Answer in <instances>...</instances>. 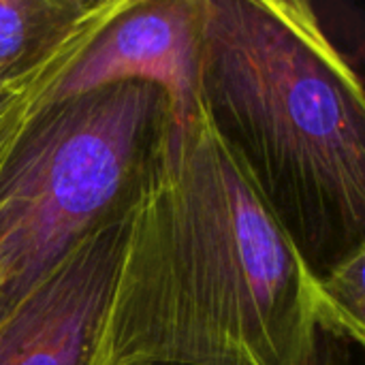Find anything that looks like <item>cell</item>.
I'll use <instances>...</instances> for the list:
<instances>
[{
	"label": "cell",
	"mask_w": 365,
	"mask_h": 365,
	"mask_svg": "<svg viewBox=\"0 0 365 365\" xmlns=\"http://www.w3.org/2000/svg\"><path fill=\"white\" fill-rule=\"evenodd\" d=\"M122 212L124 205L0 323V365H90L122 250Z\"/></svg>",
	"instance_id": "obj_5"
},
{
	"label": "cell",
	"mask_w": 365,
	"mask_h": 365,
	"mask_svg": "<svg viewBox=\"0 0 365 365\" xmlns=\"http://www.w3.org/2000/svg\"><path fill=\"white\" fill-rule=\"evenodd\" d=\"M38 77L0 111V323L126 201L167 103L115 83L49 103Z\"/></svg>",
	"instance_id": "obj_3"
},
{
	"label": "cell",
	"mask_w": 365,
	"mask_h": 365,
	"mask_svg": "<svg viewBox=\"0 0 365 365\" xmlns=\"http://www.w3.org/2000/svg\"><path fill=\"white\" fill-rule=\"evenodd\" d=\"M199 105L317 278L365 248L361 77L284 6L199 0Z\"/></svg>",
	"instance_id": "obj_2"
},
{
	"label": "cell",
	"mask_w": 365,
	"mask_h": 365,
	"mask_svg": "<svg viewBox=\"0 0 365 365\" xmlns=\"http://www.w3.org/2000/svg\"><path fill=\"white\" fill-rule=\"evenodd\" d=\"M68 53H75V51H68ZM68 53H62V56H68ZM62 56H58V58H62ZM56 60V58H53ZM53 60H49V62H53ZM49 62H45V64H49ZM45 64H41V66H45ZM38 66V68H41ZM38 68H34V71H38ZM34 71H30V73H26V75H21V77H17V79H0V107H2V103L34 73Z\"/></svg>",
	"instance_id": "obj_8"
},
{
	"label": "cell",
	"mask_w": 365,
	"mask_h": 365,
	"mask_svg": "<svg viewBox=\"0 0 365 365\" xmlns=\"http://www.w3.org/2000/svg\"><path fill=\"white\" fill-rule=\"evenodd\" d=\"M115 83L163 92L167 124L184 126L199 105V0L124 2L51 92V103Z\"/></svg>",
	"instance_id": "obj_4"
},
{
	"label": "cell",
	"mask_w": 365,
	"mask_h": 365,
	"mask_svg": "<svg viewBox=\"0 0 365 365\" xmlns=\"http://www.w3.org/2000/svg\"><path fill=\"white\" fill-rule=\"evenodd\" d=\"M353 349H361V346H357L355 342L346 340L340 334L325 329L317 365H355L353 364Z\"/></svg>",
	"instance_id": "obj_7"
},
{
	"label": "cell",
	"mask_w": 365,
	"mask_h": 365,
	"mask_svg": "<svg viewBox=\"0 0 365 365\" xmlns=\"http://www.w3.org/2000/svg\"><path fill=\"white\" fill-rule=\"evenodd\" d=\"M150 365H158V364H150Z\"/></svg>",
	"instance_id": "obj_9"
},
{
	"label": "cell",
	"mask_w": 365,
	"mask_h": 365,
	"mask_svg": "<svg viewBox=\"0 0 365 365\" xmlns=\"http://www.w3.org/2000/svg\"><path fill=\"white\" fill-rule=\"evenodd\" d=\"M122 216L90 365H317L319 278L201 105L165 120Z\"/></svg>",
	"instance_id": "obj_1"
},
{
	"label": "cell",
	"mask_w": 365,
	"mask_h": 365,
	"mask_svg": "<svg viewBox=\"0 0 365 365\" xmlns=\"http://www.w3.org/2000/svg\"><path fill=\"white\" fill-rule=\"evenodd\" d=\"M122 4L0 0V79H17L83 49Z\"/></svg>",
	"instance_id": "obj_6"
}]
</instances>
